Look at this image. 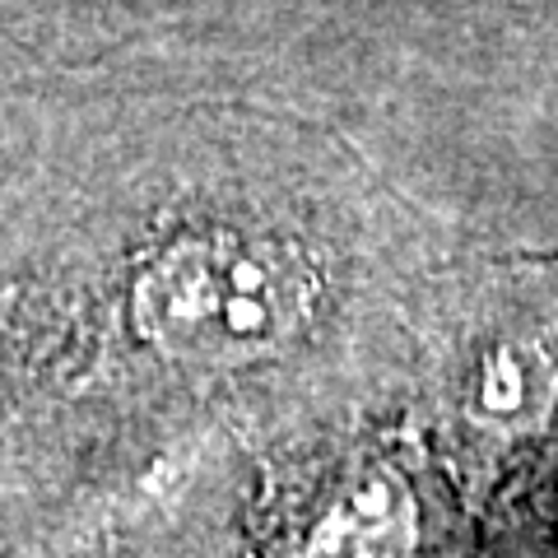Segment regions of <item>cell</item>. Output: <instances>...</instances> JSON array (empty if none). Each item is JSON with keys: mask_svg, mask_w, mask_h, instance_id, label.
<instances>
[{"mask_svg": "<svg viewBox=\"0 0 558 558\" xmlns=\"http://www.w3.org/2000/svg\"><path fill=\"white\" fill-rule=\"evenodd\" d=\"M424 517L391 461H368L330 488L299 539V558H418Z\"/></svg>", "mask_w": 558, "mask_h": 558, "instance_id": "cell-2", "label": "cell"}, {"mask_svg": "<svg viewBox=\"0 0 558 558\" xmlns=\"http://www.w3.org/2000/svg\"><path fill=\"white\" fill-rule=\"evenodd\" d=\"M317 307V260L293 238L242 223L178 229L126 275L135 340L186 373H238L289 354Z\"/></svg>", "mask_w": 558, "mask_h": 558, "instance_id": "cell-1", "label": "cell"}, {"mask_svg": "<svg viewBox=\"0 0 558 558\" xmlns=\"http://www.w3.org/2000/svg\"><path fill=\"white\" fill-rule=\"evenodd\" d=\"M558 396V326L488 344L465 381V424L488 438L539 424Z\"/></svg>", "mask_w": 558, "mask_h": 558, "instance_id": "cell-3", "label": "cell"}]
</instances>
